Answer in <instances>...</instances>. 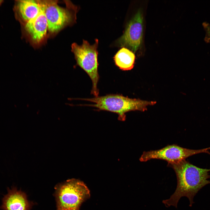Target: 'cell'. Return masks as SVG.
<instances>
[{
    "label": "cell",
    "mask_w": 210,
    "mask_h": 210,
    "mask_svg": "<svg viewBox=\"0 0 210 210\" xmlns=\"http://www.w3.org/2000/svg\"><path fill=\"white\" fill-rule=\"evenodd\" d=\"M3 1V0H0V5L2 4Z\"/></svg>",
    "instance_id": "obj_13"
},
{
    "label": "cell",
    "mask_w": 210,
    "mask_h": 210,
    "mask_svg": "<svg viewBox=\"0 0 210 210\" xmlns=\"http://www.w3.org/2000/svg\"><path fill=\"white\" fill-rule=\"evenodd\" d=\"M98 40L90 45L87 41L83 40L82 44L79 45L76 43L71 45V50L74 53L77 64L88 75L92 83L91 93L94 97L99 96L97 84L99 80L98 71V52L97 50Z\"/></svg>",
    "instance_id": "obj_3"
},
{
    "label": "cell",
    "mask_w": 210,
    "mask_h": 210,
    "mask_svg": "<svg viewBox=\"0 0 210 210\" xmlns=\"http://www.w3.org/2000/svg\"><path fill=\"white\" fill-rule=\"evenodd\" d=\"M116 65L121 70L128 71L134 66L135 55L131 51L122 47L115 55L113 57Z\"/></svg>",
    "instance_id": "obj_11"
},
{
    "label": "cell",
    "mask_w": 210,
    "mask_h": 210,
    "mask_svg": "<svg viewBox=\"0 0 210 210\" xmlns=\"http://www.w3.org/2000/svg\"><path fill=\"white\" fill-rule=\"evenodd\" d=\"M168 166L174 170L176 176L177 185L174 193L162 203L168 207L177 208L178 202L183 197H187L189 206L194 203L193 198L198 192L206 185L210 184V169H203L194 165L186 160L175 163H168Z\"/></svg>",
    "instance_id": "obj_1"
},
{
    "label": "cell",
    "mask_w": 210,
    "mask_h": 210,
    "mask_svg": "<svg viewBox=\"0 0 210 210\" xmlns=\"http://www.w3.org/2000/svg\"><path fill=\"white\" fill-rule=\"evenodd\" d=\"M42 10L35 18L24 24V28L36 43H40L46 35L48 30L47 20Z\"/></svg>",
    "instance_id": "obj_9"
},
{
    "label": "cell",
    "mask_w": 210,
    "mask_h": 210,
    "mask_svg": "<svg viewBox=\"0 0 210 210\" xmlns=\"http://www.w3.org/2000/svg\"><path fill=\"white\" fill-rule=\"evenodd\" d=\"M210 147L193 150L183 148L176 144L168 145L159 150L144 152L140 160L143 162L152 159H158L166 160L168 163H175L200 153H206L210 154L208 151Z\"/></svg>",
    "instance_id": "obj_5"
},
{
    "label": "cell",
    "mask_w": 210,
    "mask_h": 210,
    "mask_svg": "<svg viewBox=\"0 0 210 210\" xmlns=\"http://www.w3.org/2000/svg\"><path fill=\"white\" fill-rule=\"evenodd\" d=\"M90 196V191L83 182L70 180L58 189L57 210H79L82 203Z\"/></svg>",
    "instance_id": "obj_4"
},
{
    "label": "cell",
    "mask_w": 210,
    "mask_h": 210,
    "mask_svg": "<svg viewBox=\"0 0 210 210\" xmlns=\"http://www.w3.org/2000/svg\"><path fill=\"white\" fill-rule=\"evenodd\" d=\"M13 10L16 18L24 24L36 17L42 9L40 1L19 0L15 2Z\"/></svg>",
    "instance_id": "obj_8"
},
{
    "label": "cell",
    "mask_w": 210,
    "mask_h": 210,
    "mask_svg": "<svg viewBox=\"0 0 210 210\" xmlns=\"http://www.w3.org/2000/svg\"><path fill=\"white\" fill-rule=\"evenodd\" d=\"M40 1L47 20L48 30L51 33L60 31L72 22L76 16L68 9L58 5L56 1Z\"/></svg>",
    "instance_id": "obj_6"
},
{
    "label": "cell",
    "mask_w": 210,
    "mask_h": 210,
    "mask_svg": "<svg viewBox=\"0 0 210 210\" xmlns=\"http://www.w3.org/2000/svg\"><path fill=\"white\" fill-rule=\"evenodd\" d=\"M143 17L139 11L127 24L123 34L117 41L119 46L125 47L135 52L140 48L142 41Z\"/></svg>",
    "instance_id": "obj_7"
},
{
    "label": "cell",
    "mask_w": 210,
    "mask_h": 210,
    "mask_svg": "<svg viewBox=\"0 0 210 210\" xmlns=\"http://www.w3.org/2000/svg\"><path fill=\"white\" fill-rule=\"evenodd\" d=\"M29 204L25 194L14 188L8 189L2 200L3 210H27Z\"/></svg>",
    "instance_id": "obj_10"
},
{
    "label": "cell",
    "mask_w": 210,
    "mask_h": 210,
    "mask_svg": "<svg viewBox=\"0 0 210 210\" xmlns=\"http://www.w3.org/2000/svg\"><path fill=\"white\" fill-rule=\"evenodd\" d=\"M81 99L93 103L83 106L95 107L98 111H105L115 113L118 115V119L122 121L125 120L127 113L136 111H144L147 110L148 106L153 105L156 103L155 101L130 98L117 94H108Z\"/></svg>",
    "instance_id": "obj_2"
},
{
    "label": "cell",
    "mask_w": 210,
    "mask_h": 210,
    "mask_svg": "<svg viewBox=\"0 0 210 210\" xmlns=\"http://www.w3.org/2000/svg\"><path fill=\"white\" fill-rule=\"evenodd\" d=\"M202 26L205 32L204 40L207 43H210V24L207 22H204Z\"/></svg>",
    "instance_id": "obj_12"
}]
</instances>
